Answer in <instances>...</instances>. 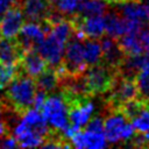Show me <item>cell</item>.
<instances>
[{
	"label": "cell",
	"instance_id": "1",
	"mask_svg": "<svg viewBox=\"0 0 149 149\" xmlns=\"http://www.w3.org/2000/svg\"><path fill=\"white\" fill-rule=\"evenodd\" d=\"M6 88V95L15 108L24 111L33 106L36 93V83L33 80V77L16 74Z\"/></svg>",
	"mask_w": 149,
	"mask_h": 149
},
{
	"label": "cell",
	"instance_id": "2",
	"mask_svg": "<svg viewBox=\"0 0 149 149\" xmlns=\"http://www.w3.org/2000/svg\"><path fill=\"white\" fill-rule=\"evenodd\" d=\"M42 114L51 128L63 132L69 125V106L66 100L61 94H52L47 97L42 107Z\"/></svg>",
	"mask_w": 149,
	"mask_h": 149
},
{
	"label": "cell",
	"instance_id": "3",
	"mask_svg": "<svg viewBox=\"0 0 149 149\" xmlns=\"http://www.w3.org/2000/svg\"><path fill=\"white\" fill-rule=\"evenodd\" d=\"M104 134L108 143L116 144L132 141L135 130L128 118L121 111H118L108 115L104 121Z\"/></svg>",
	"mask_w": 149,
	"mask_h": 149
},
{
	"label": "cell",
	"instance_id": "4",
	"mask_svg": "<svg viewBox=\"0 0 149 149\" xmlns=\"http://www.w3.org/2000/svg\"><path fill=\"white\" fill-rule=\"evenodd\" d=\"M66 41L56 36L51 31L36 45V51L44 58L47 64L51 66H59L63 62Z\"/></svg>",
	"mask_w": 149,
	"mask_h": 149
},
{
	"label": "cell",
	"instance_id": "5",
	"mask_svg": "<svg viewBox=\"0 0 149 149\" xmlns=\"http://www.w3.org/2000/svg\"><path fill=\"white\" fill-rule=\"evenodd\" d=\"M118 13L133 24L144 28L149 26V3L140 0H122L118 2Z\"/></svg>",
	"mask_w": 149,
	"mask_h": 149
},
{
	"label": "cell",
	"instance_id": "6",
	"mask_svg": "<svg viewBox=\"0 0 149 149\" xmlns=\"http://www.w3.org/2000/svg\"><path fill=\"white\" fill-rule=\"evenodd\" d=\"M64 69L69 72V74H78L81 73L85 68L86 63L84 59V43L81 40L73 37L65 44L64 50Z\"/></svg>",
	"mask_w": 149,
	"mask_h": 149
},
{
	"label": "cell",
	"instance_id": "7",
	"mask_svg": "<svg viewBox=\"0 0 149 149\" xmlns=\"http://www.w3.org/2000/svg\"><path fill=\"white\" fill-rule=\"evenodd\" d=\"M87 91L91 93H102L112 85V74L108 65H101L99 63L91 65L90 70L84 77Z\"/></svg>",
	"mask_w": 149,
	"mask_h": 149
},
{
	"label": "cell",
	"instance_id": "8",
	"mask_svg": "<svg viewBox=\"0 0 149 149\" xmlns=\"http://www.w3.org/2000/svg\"><path fill=\"white\" fill-rule=\"evenodd\" d=\"M24 23V15L19 7L13 6L0 17V35L6 40H14Z\"/></svg>",
	"mask_w": 149,
	"mask_h": 149
},
{
	"label": "cell",
	"instance_id": "9",
	"mask_svg": "<svg viewBox=\"0 0 149 149\" xmlns=\"http://www.w3.org/2000/svg\"><path fill=\"white\" fill-rule=\"evenodd\" d=\"M140 29L142 28L126 20L118 12H109L105 15V34L109 37L116 40L127 33L139 31Z\"/></svg>",
	"mask_w": 149,
	"mask_h": 149
},
{
	"label": "cell",
	"instance_id": "10",
	"mask_svg": "<svg viewBox=\"0 0 149 149\" xmlns=\"http://www.w3.org/2000/svg\"><path fill=\"white\" fill-rule=\"evenodd\" d=\"M73 147L79 149H101L108 146L104 132H95L90 129H80L70 139Z\"/></svg>",
	"mask_w": 149,
	"mask_h": 149
},
{
	"label": "cell",
	"instance_id": "11",
	"mask_svg": "<svg viewBox=\"0 0 149 149\" xmlns=\"http://www.w3.org/2000/svg\"><path fill=\"white\" fill-rule=\"evenodd\" d=\"M13 135L16 139L19 147L22 148H35L42 146L44 142V137L42 134H40L36 129L27 125L22 119L14 126L13 128Z\"/></svg>",
	"mask_w": 149,
	"mask_h": 149
},
{
	"label": "cell",
	"instance_id": "12",
	"mask_svg": "<svg viewBox=\"0 0 149 149\" xmlns=\"http://www.w3.org/2000/svg\"><path fill=\"white\" fill-rule=\"evenodd\" d=\"M19 36V47L22 51H27L31 48H36V45L44 38L45 33L43 31L41 23H37V21H29L22 24Z\"/></svg>",
	"mask_w": 149,
	"mask_h": 149
},
{
	"label": "cell",
	"instance_id": "13",
	"mask_svg": "<svg viewBox=\"0 0 149 149\" xmlns=\"http://www.w3.org/2000/svg\"><path fill=\"white\" fill-rule=\"evenodd\" d=\"M74 28L80 29L85 37L88 38H100L105 35V16L104 15H92L83 16L76 21Z\"/></svg>",
	"mask_w": 149,
	"mask_h": 149
},
{
	"label": "cell",
	"instance_id": "14",
	"mask_svg": "<svg viewBox=\"0 0 149 149\" xmlns=\"http://www.w3.org/2000/svg\"><path fill=\"white\" fill-rule=\"evenodd\" d=\"M94 104L92 101H79L69 108V122L76 129L86 126L94 113Z\"/></svg>",
	"mask_w": 149,
	"mask_h": 149
},
{
	"label": "cell",
	"instance_id": "15",
	"mask_svg": "<svg viewBox=\"0 0 149 149\" xmlns=\"http://www.w3.org/2000/svg\"><path fill=\"white\" fill-rule=\"evenodd\" d=\"M20 58H21V65L26 74L30 77H37L47 68V62L44 61V58L37 51H34L31 49L23 51Z\"/></svg>",
	"mask_w": 149,
	"mask_h": 149
},
{
	"label": "cell",
	"instance_id": "16",
	"mask_svg": "<svg viewBox=\"0 0 149 149\" xmlns=\"http://www.w3.org/2000/svg\"><path fill=\"white\" fill-rule=\"evenodd\" d=\"M137 95H139L137 87L135 81H133V79L123 77L114 83L112 97L116 104H123L130 99L137 98Z\"/></svg>",
	"mask_w": 149,
	"mask_h": 149
},
{
	"label": "cell",
	"instance_id": "17",
	"mask_svg": "<svg viewBox=\"0 0 149 149\" xmlns=\"http://www.w3.org/2000/svg\"><path fill=\"white\" fill-rule=\"evenodd\" d=\"M101 51H102V58L106 62V65L108 66H116L121 63L123 58V51L119 47V43L113 37H104L100 42Z\"/></svg>",
	"mask_w": 149,
	"mask_h": 149
},
{
	"label": "cell",
	"instance_id": "18",
	"mask_svg": "<svg viewBox=\"0 0 149 149\" xmlns=\"http://www.w3.org/2000/svg\"><path fill=\"white\" fill-rule=\"evenodd\" d=\"M49 0H24L22 13L29 21H42L49 12Z\"/></svg>",
	"mask_w": 149,
	"mask_h": 149
},
{
	"label": "cell",
	"instance_id": "19",
	"mask_svg": "<svg viewBox=\"0 0 149 149\" xmlns=\"http://www.w3.org/2000/svg\"><path fill=\"white\" fill-rule=\"evenodd\" d=\"M119 47L125 55H141L144 54L143 44L140 40L139 31L127 33L119 37Z\"/></svg>",
	"mask_w": 149,
	"mask_h": 149
},
{
	"label": "cell",
	"instance_id": "20",
	"mask_svg": "<svg viewBox=\"0 0 149 149\" xmlns=\"http://www.w3.org/2000/svg\"><path fill=\"white\" fill-rule=\"evenodd\" d=\"M137 93L144 101H149V57L144 54V61L135 76Z\"/></svg>",
	"mask_w": 149,
	"mask_h": 149
},
{
	"label": "cell",
	"instance_id": "21",
	"mask_svg": "<svg viewBox=\"0 0 149 149\" xmlns=\"http://www.w3.org/2000/svg\"><path fill=\"white\" fill-rule=\"evenodd\" d=\"M22 120L29 125L30 127H33L34 129H36L40 134H42L43 136H45L48 134L49 130V126L43 116V114L37 109V108H27L24 109V113L22 115Z\"/></svg>",
	"mask_w": 149,
	"mask_h": 149
},
{
	"label": "cell",
	"instance_id": "22",
	"mask_svg": "<svg viewBox=\"0 0 149 149\" xmlns=\"http://www.w3.org/2000/svg\"><path fill=\"white\" fill-rule=\"evenodd\" d=\"M22 52L23 51L21 50L19 44L13 42V40L3 38L0 42V62L1 63L15 64V62L20 59Z\"/></svg>",
	"mask_w": 149,
	"mask_h": 149
},
{
	"label": "cell",
	"instance_id": "23",
	"mask_svg": "<svg viewBox=\"0 0 149 149\" xmlns=\"http://www.w3.org/2000/svg\"><path fill=\"white\" fill-rule=\"evenodd\" d=\"M107 3L106 0H80L77 12L81 16L104 15L107 12Z\"/></svg>",
	"mask_w": 149,
	"mask_h": 149
},
{
	"label": "cell",
	"instance_id": "24",
	"mask_svg": "<svg viewBox=\"0 0 149 149\" xmlns=\"http://www.w3.org/2000/svg\"><path fill=\"white\" fill-rule=\"evenodd\" d=\"M102 58L100 42L95 38H90L84 43V59L86 65H94Z\"/></svg>",
	"mask_w": 149,
	"mask_h": 149
},
{
	"label": "cell",
	"instance_id": "25",
	"mask_svg": "<svg viewBox=\"0 0 149 149\" xmlns=\"http://www.w3.org/2000/svg\"><path fill=\"white\" fill-rule=\"evenodd\" d=\"M58 84V74L54 70H44L42 73L37 76L36 87L45 93L52 92Z\"/></svg>",
	"mask_w": 149,
	"mask_h": 149
},
{
	"label": "cell",
	"instance_id": "26",
	"mask_svg": "<svg viewBox=\"0 0 149 149\" xmlns=\"http://www.w3.org/2000/svg\"><path fill=\"white\" fill-rule=\"evenodd\" d=\"M130 119L135 133L149 134V108L142 106Z\"/></svg>",
	"mask_w": 149,
	"mask_h": 149
},
{
	"label": "cell",
	"instance_id": "27",
	"mask_svg": "<svg viewBox=\"0 0 149 149\" xmlns=\"http://www.w3.org/2000/svg\"><path fill=\"white\" fill-rule=\"evenodd\" d=\"M16 71H17V69H16L15 64L0 62V90L6 88V86L16 76Z\"/></svg>",
	"mask_w": 149,
	"mask_h": 149
},
{
	"label": "cell",
	"instance_id": "28",
	"mask_svg": "<svg viewBox=\"0 0 149 149\" xmlns=\"http://www.w3.org/2000/svg\"><path fill=\"white\" fill-rule=\"evenodd\" d=\"M56 10H58L61 14L65 15H73L77 12L78 8V1L74 0H50L49 1Z\"/></svg>",
	"mask_w": 149,
	"mask_h": 149
},
{
	"label": "cell",
	"instance_id": "29",
	"mask_svg": "<svg viewBox=\"0 0 149 149\" xmlns=\"http://www.w3.org/2000/svg\"><path fill=\"white\" fill-rule=\"evenodd\" d=\"M142 106H143V104L140 102V101H137L136 98H135V99H130V100H128V101H126V102L122 104V109H121V112H122L128 119H130Z\"/></svg>",
	"mask_w": 149,
	"mask_h": 149
},
{
	"label": "cell",
	"instance_id": "30",
	"mask_svg": "<svg viewBox=\"0 0 149 149\" xmlns=\"http://www.w3.org/2000/svg\"><path fill=\"white\" fill-rule=\"evenodd\" d=\"M86 129L95 130V132H104V120L100 116L91 118L90 121L86 123Z\"/></svg>",
	"mask_w": 149,
	"mask_h": 149
},
{
	"label": "cell",
	"instance_id": "31",
	"mask_svg": "<svg viewBox=\"0 0 149 149\" xmlns=\"http://www.w3.org/2000/svg\"><path fill=\"white\" fill-rule=\"evenodd\" d=\"M19 147V143L14 136H6L0 140V148L2 149H14Z\"/></svg>",
	"mask_w": 149,
	"mask_h": 149
},
{
	"label": "cell",
	"instance_id": "32",
	"mask_svg": "<svg viewBox=\"0 0 149 149\" xmlns=\"http://www.w3.org/2000/svg\"><path fill=\"white\" fill-rule=\"evenodd\" d=\"M139 36H140V40L143 44V48H144V52L149 50V28H142L139 30Z\"/></svg>",
	"mask_w": 149,
	"mask_h": 149
},
{
	"label": "cell",
	"instance_id": "33",
	"mask_svg": "<svg viewBox=\"0 0 149 149\" xmlns=\"http://www.w3.org/2000/svg\"><path fill=\"white\" fill-rule=\"evenodd\" d=\"M45 98H47V93H45V92H43V91H41V90H40L38 92H36V93H35V97H34V100H33V106H34V108L41 109V107H42V105H43Z\"/></svg>",
	"mask_w": 149,
	"mask_h": 149
},
{
	"label": "cell",
	"instance_id": "34",
	"mask_svg": "<svg viewBox=\"0 0 149 149\" xmlns=\"http://www.w3.org/2000/svg\"><path fill=\"white\" fill-rule=\"evenodd\" d=\"M15 2H16V0H0V17L7 10H9L15 5Z\"/></svg>",
	"mask_w": 149,
	"mask_h": 149
},
{
	"label": "cell",
	"instance_id": "35",
	"mask_svg": "<svg viewBox=\"0 0 149 149\" xmlns=\"http://www.w3.org/2000/svg\"><path fill=\"white\" fill-rule=\"evenodd\" d=\"M5 133H6V126H5V123H3V122H1V121H0V137H1Z\"/></svg>",
	"mask_w": 149,
	"mask_h": 149
},
{
	"label": "cell",
	"instance_id": "36",
	"mask_svg": "<svg viewBox=\"0 0 149 149\" xmlns=\"http://www.w3.org/2000/svg\"><path fill=\"white\" fill-rule=\"evenodd\" d=\"M107 2H109V3H118V2H120V1H122V0H106Z\"/></svg>",
	"mask_w": 149,
	"mask_h": 149
},
{
	"label": "cell",
	"instance_id": "37",
	"mask_svg": "<svg viewBox=\"0 0 149 149\" xmlns=\"http://www.w3.org/2000/svg\"><path fill=\"white\" fill-rule=\"evenodd\" d=\"M0 119H1V107H0Z\"/></svg>",
	"mask_w": 149,
	"mask_h": 149
},
{
	"label": "cell",
	"instance_id": "38",
	"mask_svg": "<svg viewBox=\"0 0 149 149\" xmlns=\"http://www.w3.org/2000/svg\"><path fill=\"white\" fill-rule=\"evenodd\" d=\"M144 1H146V2H149V0H144Z\"/></svg>",
	"mask_w": 149,
	"mask_h": 149
},
{
	"label": "cell",
	"instance_id": "39",
	"mask_svg": "<svg viewBox=\"0 0 149 149\" xmlns=\"http://www.w3.org/2000/svg\"><path fill=\"white\" fill-rule=\"evenodd\" d=\"M74 1H78V2H79V1H80V0H74Z\"/></svg>",
	"mask_w": 149,
	"mask_h": 149
},
{
	"label": "cell",
	"instance_id": "40",
	"mask_svg": "<svg viewBox=\"0 0 149 149\" xmlns=\"http://www.w3.org/2000/svg\"><path fill=\"white\" fill-rule=\"evenodd\" d=\"M148 136H149V134H148Z\"/></svg>",
	"mask_w": 149,
	"mask_h": 149
}]
</instances>
